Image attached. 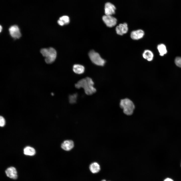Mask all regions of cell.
<instances>
[{
  "instance_id": "6da1fadb",
  "label": "cell",
  "mask_w": 181,
  "mask_h": 181,
  "mask_svg": "<svg viewBox=\"0 0 181 181\" xmlns=\"http://www.w3.org/2000/svg\"><path fill=\"white\" fill-rule=\"evenodd\" d=\"M94 85L93 79L89 77H87L79 80L75 84V86L78 89L82 88L85 94L89 95H93L96 91Z\"/></svg>"
},
{
  "instance_id": "7a4b0ae2",
  "label": "cell",
  "mask_w": 181,
  "mask_h": 181,
  "mask_svg": "<svg viewBox=\"0 0 181 181\" xmlns=\"http://www.w3.org/2000/svg\"><path fill=\"white\" fill-rule=\"evenodd\" d=\"M40 52L42 56L45 58V61L47 64L52 63L56 59V51L52 48L42 49Z\"/></svg>"
},
{
  "instance_id": "3957f363",
  "label": "cell",
  "mask_w": 181,
  "mask_h": 181,
  "mask_svg": "<svg viewBox=\"0 0 181 181\" xmlns=\"http://www.w3.org/2000/svg\"><path fill=\"white\" fill-rule=\"evenodd\" d=\"M120 106L123 109L124 113L127 115H131L135 108L133 102L127 98L121 100L120 103Z\"/></svg>"
},
{
  "instance_id": "277c9868",
  "label": "cell",
  "mask_w": 181,
  "mask_h": 181,
  "mask_svg": "<svg viewBox=\"0 0 181 181\" xmlns=\"http://www.w3.org/2000/svg\"><path fill=\"white\" fill-rule=\"evenodd\" d=\"M88 55L92 62L95 64L101 66L104 65L105 61L101 57L98 53L92 50L89 52Z\"/></svg>"
},
{
  "instance_id": "5b68a950",
  "label": "cell",
  "mask_w": 181,
  "mask_h": 181,
  "mask_svg": "<svg viewBox=\"0 0 181 181\" xmlns=\"http://www.w3.org/2000/svg\"><path fill=\"white\" fill-rule=\"evenodd\" d=\"M102 19L106 25L109 27L114 26L117 23L116 18L112 15H104L102 17Z\"/></svg>"
},
{
  "instance_id": "8992f818",
  "label": "cell",
  "mask_w": 181,
  "mask_h": 181,
  "mask_svg": "<svg viewBox=\"0 0 181 181\" xmlns=\"http://www.w3.org/2000/svg\"><path fill=\"white\" fill-rule=\"evenodd\" d=\"M9 31L11 36L14 38H19L21 36L19 29L16 25L11 26L9 29Z\"/></svg>"
},
{
  "instance_id": "52a82bcc",
  "label": "cell",
  "mask_w": 181,
  "mask_h": 181,
  "mask_svg": "<svg viewBox=\"0 0 181 181\" xmlns=\"http://www.w3.org/2000/svg\"><path fill=\"white\" fill-rule=\"evenodd\" d=\"M115 30L116 33L120 35L126 33L128 30L127 24L126 23L119 24L116 27Z\"/></svg>"
},
{
  "instance_id": "ba28073f",
  "label": "cell",
  "mask_w": 181,
  "mask_h": 181,
  "mask_svg": "<svg viewBox=\"0 0 181 181\" xmlns=\"http://www.w3.org/2000/svg\"><path fill=\"white\" fill-rule=\"evenodd\" d=\"M5 172L6 175L11 178L16 179L18 177L17 170L14 167L12 166L8 168Z\"/></svg>"
},
{
  "instance_id": "9c48e42d",
  "label": "cell",
  "mask_w": 181,
  "mask_h": 181,
  "mask_svg": "<svg viewBox=\"0 0 181 181\" xmlns=\"http://www.w3.org/2000/svg\"><path fill=\"white\" fill-rule=\"evenodd\" d=\"M116 7L112 4L107 2L106 3L105 6V12L106 15H112L115 14Z\"/></svg>"
},
{
  "instance_id": "30bf717a",
  "label": "cell",
  "mask_w": 181,
  "mask_h": 181,
  "mask_svg": "<svg viewBox=\"0 0 181 181\" xmlns=\"http://www.w3.org/2000/svg\"><path fill=\"white\" fill-rule=\"evenodd\" d=\"M144 32L142 29H140L132 31L130 33L131 38L134 40H138L142 38L144 35Z\"/></svg>"
},
{
  "instance_id": "8fae6325",
  "label": "cell",
  "mask_w": 181,
  "mask_h": 181,
  "mask_svg": "<svg viewBox=\"0 0 181 181\" xmlns=\"http://www.w3.org/2000/svg\"><path fill=\"white\" fill-rule=\"evenodd\" d=\"M74 146V143L73 141L71 140L65 141L62 143L61 147L63 150L69 151L72 149Z\"/></svg>"
},
{
  "instance_id": "7c38bea8",
  "label": "cell",
  "mask_w": 181,
  "mask_h": 181,
  "mask_svg": "<svg viewBox=\"0 0 181 181\" xmlns=\"http://www.w3.org/2000/svg\"><path fill=\"white\" fill-rule=\"evenodd\" d=\"M89 169L91 172L93 173H96L100 171V166L99 164L97 162L91 163L89 166Z\"/></svg>"
},
{
  "instance_id": "4fadbf2b",
  "label": "cell",
  "mask_w": 181,
  "mask_h": 181,
  "mask_svg": "<svg viewBox=\"0 0 181 181\" xmlns=\"http://www.w3.org/2000/svg\"><path fill=\"white\" fill-rule=\"evenodd\" d=\"M73 70L74 73L78 74L83 73L85 71V68L83 65L79 64H74L73 67Z\"/></svg>"
},
{
  "instance_id": "5bb4252c",
  "label": "cell",
  "mask_w": 181,
  "mask_h": 181,
  "mask_svg": "<svg viewBox=\"0 0 181 181\" xmlns=\"http://www.w3.org/2000/svg\"><path fill=\"white\" fill-rule=\"evenodd\" d=\"M142 55L144 59L148 61H151L153 59V54L150 50H145L143 53Z\"/></svg>"
},
{
  "instance_id": "9a60e30c",
  "label": "cell",
  "mask_w": 181,
  "mask_h": 181,
  "mask_svg": "<svg viewBox=\"0 0 181 181\" xmlns=\"http://www.w3.org/2000/svg\"><path fill=\"white\" fill-rule=\"evenodd\" d=\"M24 154L27 155L32 156L35 153V151L33 148L27 146L25 147L24 149Z\"/></svg>"
},
{
  "instance_id": "2e32d148",
  "label": "cell",
  "mask_w": 181,
  "mask_h": 181,
  "mask_svg": "<svg viewBox=\"0 0 181 181\" xmlns=\"http://www.w3.org/2000/svg\"><path fill=\"white\" fill-rule=\"evenodd\" d=\"M157 48L160 56H163L167 53L166 47L163 44H160L158 45Z\"/></svg>"
},
{
  "instance_id": "e0dca14e",
  "label": "cell",
  "mask_w": 181,
  "mask_h": 181,
  "mask_svg": "<svg viewBox=\"0 0 181 181\" xmlns=\"http://www.w3.org/2000/svg\"><path fill=\"white\" fill-rule=\"evenodd\" d=\"M78 96L77 93H75L69 95V103L71 104H74L76 102Z\"/></svg>"
},
{
  "instance_id": "ac0fdd59",
  "label": "cell",
  "mask_w": 181,
  "mask_h": 181,
  "mask_svg": "<svg viewBox=\"0 0 181 181\" xmlns=\"http://www.w3.org/2000/svg\"><path fill=\"white\" fill-rule=\"evenodd\" d=\"M59 19L62 21L65 24H68L70 22L69 17L67 16H64L61 17Z\"/></svg>"
},
{
  "instance_id": "d6986e66",
  "label": "cell",
  "mask_w": 181,
  "mask_h": 181,
  "mask_svg": "<svg viewBox=\"0 0 181 181\" xmlns=\"http://www.w3.org/2000/svg\"><path fill=\"white\" fill-rule=\"evenodd\" d=\"M176 65L178 67L181 68V57H177L175 60Z\"/></svg>"
},
{
  "instance_id": "ffe728a7",
  "label": "cell",
  "mask_w": 181,
  "mask_h": 181,
  "mask_svg": "<svg viewBox=\"0 0 181 181\" xmlns=\"http://www.w3.org/2000/svg\"><path fill=\"white\" fill-rule=\"evenodd\" d=\"M5 123V121L4 118L2 116L0 117V125L1 127L4 126Z\"/></svg>"
},
{
  "instance_id": "44dd1931",
  "label": "cell",
  "mask_w": 181,
  "mask_h": 181,
  "mask_svg": "<svg viewBox=\"0 0 181 181\" xmlns=\"http://www.w3.org/2000/svg\"><path fill=\"white\" fill-rule=\"evenodd\" d=\"M58 24L60 26H63L65 25L64 22L61 20L59 19L58 21Z\"/></svg>"
},
{
  "instance_id": "7402d4cb",
  "label": "cell",
  "mask_w": 181,
  "mask_h": 181,
  "mask_svg": "<svg viewBox=\"0 0 181 181\" xmlns=\"http://www.w3.org/2000/svg\"><path fill=\"white\" fill-rule=\"evenodd\" d=\"M164 181H174V180L171 178H167L165 179Z\"/></svg>"
},
{
  "instance_id": "603a6c76",
  "label": "cell",
  "mask_w": 181,
  "mask_h": 181,
  "mask_svg": "<svg viewBox=\"0 0 181 181\" xmlns=\"http://www.w3.org/2000/svg\"><path fill=\"white\" fill-rule=\"evenodd\" d=\"M2 26L1 25V26H0V32H1V31H2Z\"/></svg>"
},
{
  "instance_id": "cb8c5ba5",
  "label": "cell",
  "mask_w": 181,
  "mask_h": 181,
  "mask_svg": "<svg viewBox=\"0 0 181 181\" xmlns=\"http://www.w3.org/2000/svg\"><path fill=\"white\" fill-rule=\"evenodd\" d=\"M101 181H106L105 179H103Z\"/></svg>"
},
{
  "instance_id": "d4e9b609",
  "label": "cell",
  "mask_w": 181,
  "mask_h": 181,
  "mask_svg": "<svg viewBox=\"0 0 181 181\" xmlns=\"http://www.w3.org/2000/svg\"><path fill=\"white\" fill-rule=\"evenodd\" d=\"M51 95L52 96H53L54 95V94H53V93H52L51 94Z\"/></svg>"
}]
</instances>
